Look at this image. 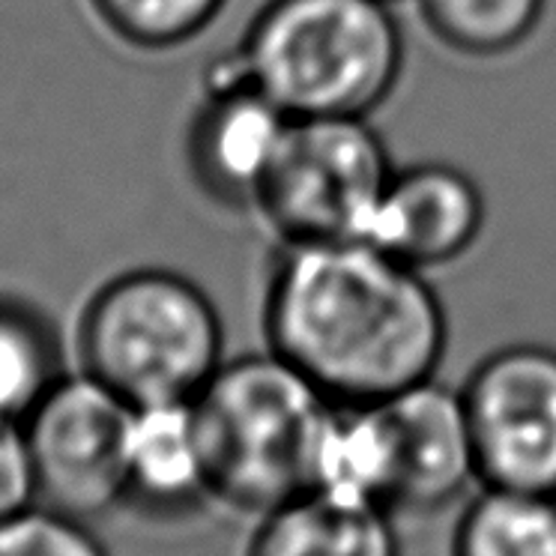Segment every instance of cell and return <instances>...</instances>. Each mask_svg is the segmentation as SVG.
Returning <instances> with one entry per match:
<instances>
[{"label":"cell","mask_w":556,"mask_h":556,"mask_svg":"<svg viewBox=\"0 0 556 556\" xmlns=\"http://www.w3.org/2000/svg\"><path fill=\"white\" fill-rule=\"evenodd\" d=\"M249 556H401L389 508L305 491L266 511Z\"/></svg>","instance_id":"12"},{"label":"cell","mask_w":556,"mask_h":556,"mask_svg":"<svg viewBox=\"0 0 556 556\" xmlns=\"http://www.w3.org/2000/svg\"><path fill=\"white\" fill-rule=\"evenodd\" d=\"M0 556H105V547L81 518L27 506L0 518Z\"/></svg>","instance_id":"18"},{"label":"cell","mask_w":556,"mask_h":556,"mask_svg":"<svg viewBox=\"0 0 556 556\" xmlns=\"http://www.w3.org/2000/svg\"><path fill=\"white\" fill-rule=\"evenodd\" d=\"M204 81L189 129L194 180L222 206L252 210L291 117L252 85L237 49L222 54Z\"/></svg>","instance_id":"8"},{"label":"cell","mask_w":556,"mask_h":556,"mask_svg":"<svg viewBox=\"0 0 556 556\" xmlns=\"http://www.w3.org/2000/svg\"><path fill=\"white\" fill-rule=\"evenodd\" d=\"M54 368L49 329L25 308L0 303V416L25 419L58 380Z\"/></svg>","instance_id":"16"},{"label":"cell","mask_w":556,"mask_h":556,"mask_svg":"<svg viewBox=\"0 0 556 556\" xmlns=\"http://www.w3.org/2000/svg\"><path fill=\"white\" fill-rule=\"evenodd\" d=\"M37 496V479L30 464L25 425L22 419L0 416V518L30 506Z\"/></svg>","instance_id":"19"},{"label":"cell","mask_w":556,"mask_h":556,"mask_svg":"<svg viewBox=\"0 0 556 556\" xmlns=\"http://www.w3.org/2000/svg\"><path fill=\"white\" fill-rule=\"evenodd\" d=\"M455 556H556V494L484 484L460 518Z\"/></svg>","instance_id":"14"},{"label":"cell","mask_w":556,"mask_h":556,"mask_svg":"<svg viewBox=\"0 0 556 556\" xmlns=\"http://www.w3.org/2000/svg\"><path fill=\"white\" fill-rule=\"evenodd\" d=\"M488 201L467 170L446 162L395 168L365 240L416 269L455 264L479 242Z\"/></svg>","instance_id":"10"},{"label":"cell","mask_w":556,"mask_h":556,"mask_svg":"<svg viewBox=\"0 0 556 556\" xmlns=\"http://www.w3.org/2000/svg\"><path fill=\"white\" fill-rule=\"evenodd\" d=\"M392 174L371 117H291L252 210L278 242L365 240Z\"/></svg>","instance_id":"5"},{"label":"cell","mask_w":556,"mask_h":556,"mask_svg":"<svg viewBox=\"0 0 556 556\" xmlns=\"http://www.w3.org/2000/svg\"><path fill=\"white\" fill-rule=\"evenodd\" d=\"M479 479L556 494V348L518 341L488 353L460 387Z\"/></svg>","instance_id":"7"},{"label":"cell","mask_w":556,"mask_h":556,"mask_svg":"<svg viewBox=\"0 0 556 556\" xmlns=\"http://www.w3.org/2000/svg\"><path fill=\"white\" fill-rule=\"evenodd\" d=\"M81 356L87 375L132 407L192 401L225 363V327L192 278L135 269L87 305Z\"/></svg>","instance_id":"4"},{"label":"cell","mask_w":556,"mask_h":556,"mask_svg":"<svg viewBox=\"0 0 556 556\" xmlns=\"http://www.w3.org/2000/svg\"><path fill=\"white\" fill-rule=\"evenodd\" d=\"M126 479V500L168 515L194 508L213 494L192 401L132 407Z\"/></svg>","instance_id":"11"},{"label":"cell","mask_w":556,"mask_h":556,"mask_svg":"<svg viewBox=\"0 0 556 556\" xmlns=\"http://www.w3.org/2000/svg\"><path fill=\"white\" fill-rule=\"evenodd\" d=\"M228 0H93L105 25L138 49H177L213 25Z\"/></svg>","instance_id":"17"},{"label":"cell","mask_w":556,"mask_h":556,"mask_svg":"<svg viewBox=\"0 0 556 556\" xmlns=\"http://www.w3.org/2000/svg\"><path fill=\"white\" fill-rule=\"evenodd\" d=\"M395 464L387 419L375 404H332L317 443L312 491L392 508Z\"/></svg>","instance_id":"13"},{"label":"cell","mask_w":556,"mask_h":556,"mask_svg":"<svg viewBox=\"0 0 556 556\" xmlns=\"http://www.w3.org/2000/svg\"><path fill=\"white\" fill-rule=\"evenodd\" d=\"M332 404L273 351L225 359L192 399L213 494L266 515L312 491Z\"/></svg>","instance_id":"3"},{"label":"cell","mask_w":556,"mask_h":556,"mask_svg":"<svg viewBox=\"0 0 556 556\" xmlns=\"http://www.w3.org/2000/svg\"><path fill=\"white\" fill-rule=\"evenodd\" d=\"M132 404L93 375L58 377L25 425L37 496L90 520L126 500V440Z\"/></svg>","instance_id":"6"},{"label":"cell","mask_w":556,"mask_h":556,"mask_svg":"<svg viewBox=\"0 0 556 556\" xmlns=\"http://www.w3.org/2000/svg\"><path fill=\"white\" fill-rule=\"evenodd\" d=\"M547 0H416L428 34L460 58H503L539 30Z\"/></svg>","instance_id":"15"},{"label":"cell","mask_w":556,"mask_h":556,"mask_svg":"<svg viewBox=\"0 0 556 556\" xmlns=\"http://www.w3.org/2000/svg\"><path fill=\"white\" fill-rule=\"evenodd\" d=\"M392 440V508L437 511L479 479L476 446L460 389L428 377L380 401Z\"/></svg>","instance_id":"9"},{"label":"cell","mask_w":556,"mask_h":556,"mask_svg":"<svg viewBox=\"0 0 556 556\" xmlns=\"http://www.w3.org/2000/svg\"><path fill=\"white\" fill-rule=\"evenodd\" d=\"M261 324L266 351L336 404H375L437 377L448 348L434 285L368 240L278 242Z\"/></svg>","instance_id":"1"},{"label":"cell","mask_w":556,"mask_h":556,"mask_svg":"<svg viewBox=\"0 0 556 556\" xmlns=\"http://www.w3.org/2000/svg\"><path fill=\"white\" fill-rule=\"evenodd\" d=\"M237 54L288 117H371L401 81L404 30L392 0H266Z\"/></svg>","instance_id":"2"}]
</instances>
